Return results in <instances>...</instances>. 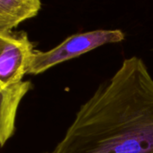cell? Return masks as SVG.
<instances>
[{
    "label": "cell",
    "instance_id": "1",
    "mask_svg": "<svg viewBox=\"0 0 153 153\" xmlns=\"http://www.w3.org/2000/svg\"><path fill=\"white\" fill-rule=\"evenodd\" d=\"M49 153H153V78L144 61L125 59Z\"/></svg>",
    "mask_w": 153,
    "mask_h": 153
},
{
    "label": "cell",
    "instance_id": "3",
    "mask_svg": "<svg viewBox=\"0 0 153 153\" xmlns=\"http://www.w3.org/2000/svg\"><path fill=\"white\" fill-rule=\"evenodd\" d=\"M35 52L25 32L0 33V82L5 87L16 86L28 74Z\"/></svg>",
    "mask_w": 153,
    "mask_h": 153
},
{
    "label": "cell",
    "instance_id": "5",
    "mask_svg": "<svg viewBox=\"0 0 153 153\" xmlns=\"http://www.w3.org/2000/svg\"><path fill=\"white\" fill-rule=\"evenodd\" d=\"M41 7V0H0V33L36 16Z\"/></svg>",
    "mask_w": 153,
    "mask_h": 153
},
{
    "label": "cell",
    "instance_id": "2",
    "mask_svg": "<svg viewBox=\"0 0 153 153\" xmlns=\"http://www.w3.org/2000/svg\"><path fill=\"white\" fill-rule=\"evenodd\" d=\"M124 38L121 30H95L73 34L50 51H35L28 74L43 73L58 64L78 58L105 44L120 42Z\"/></svg>",
    "mask_w": 153,
    "mask_h": 153
},
{
    "label": "cell",
    "instance_id": "6",
    "mask_svg": "<svg viewBox=\"0 0 153 153\" xmlns=\"http://www.w3.org/2000/svg\"><path fill=\"white\" fill-rule=\"evenodd\" d=\"M46 153H48V152H46Z\"/></svg>",
    "mask_w": 153,
    "mask_h": 153
},
{
    "label": "cell",
    "instance_id": "4",
    "mask_svg": "<svg viewBox=\"0 0 153 153\" xmlns=\"http://www.w3.org/2000/svg\"><path fill=\"white\" fill-rule=\"evenodd\" d=\"M31 88L30 81L24 80L12 87L0 82V148L14 135L19 105Z\"/></svg>",
    "mask_w": 153,
    "mask_h": 153
}]
</instances>
